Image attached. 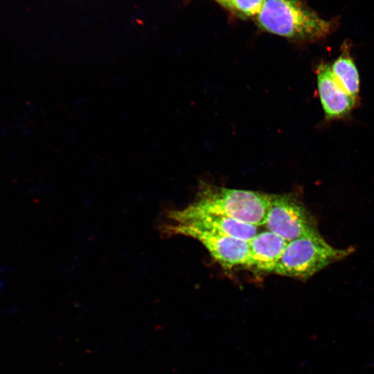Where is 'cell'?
<instances>
[{
    "label": "cell",
    "mask_w": 374,
    "mask_h": 374,
    "mask_svg": "<svg viewBox=\"0 0 374 374\" xmlns=\"http://www.w3.org/2000/svg\"><path fill=\"white\" fill-rule=\"evenodd\" d=\"M255 18L261 30L297 43L324 39L339 26V18H322L303 0H265Z\"/></svg>",
    "instance_id": "1"
},
{
    "label": "cell",
    "mask_w": 374,
    "mask_h": 374,
    "mask_svg": "<svg viewBox=\"0 0 374 374\" xmlns=\"http://www.w3.org/2000/svg\"><path fill=\"white\" fill-rule=\"evenodd\" d=\"M271 194L229 188L201 181L193 207L220 214L256 226L263 225L270 206Z\"/></svg>",
    "instance_id": "2"
},
{
    "label": "cell",
    "mask_w": 374,
    "mask_h": 374,
    "mask_svg": "<svg viewBox=\"0 0 374 374\" xmlns=\"http://www.w3.org/2000/svg\"><path fill=\"white\" fill-rule=\"evenodd\" d=\"M353 251L352 247H333L317 232L288 242L274 273L308 279L329 265L345 258Z\"/></svg>",
    "instance_id": "3"
},
{
    "label": "cell",
    "mask_w": 374,
    "mask_h": 374,
    "mask_svg": "<svg viewBox=\"0 0 374 374\" xmlns=\"http://www.w3.org/2000/svg\"><path fill=\"white\" fill-rule=\"evenodd\" d=\"M263 225L287 242L319 232L312 213L291 193L271 194L270 206Z\"/></svg>",
    "instance_id": "4"
},
{
    "label": "cell",
    "mask_w": 374,
    "mask_h": 374,
    "mask_svg": "<svg viewBox=\"0 0 374 374\" xmlns=\"http://www.w3.org/2000/svg\"><path fill=\"white\" fill-rule=\"evenodd\" d=\"M167 235L188 236L199 242L222 267H245L249 256V242L204 231L190 226L170 223L163 225Z\"/></svg>",
    "instance_id": "5"
},
{
    "label": "cell",
    "mask_w": 374,
    "mask_h": 374,
    "mask_svg": "<svg viewBox=\"0 0 374 374\" xmlns=\"http://www.w3.org/2000/svg\"><path fill=\"white\" fill-rule=\"evenodd\" d=\"M171 223L187 225L212 233L249 242L258 233V226L226 216L197 209L190 204L167 213Z\"/></svg>",
    "instance_id": "6"
},
{
    "label": "cell",
    "mask_w": 374,
    "mask_h": 374,
    "mask_svg": "<svg viewBox=\"0 0 374 374\" xmlns=\"http://www.w3.org/2000/svg\"><path fill=\"white\" fill-rule=\"evenodd\" d=\"M320 101L328 120L348 116L356 105L357 98L350 95L334 77L330 64L321 63L317 68Z\"/></svg>",
    "instance_id": "7"
},
{
    "label": "cell",
    "mask_w": 374,
    "mask_h": 374,
    "mask_svg": "<svg viewBox=\"0 0 374 374\" xmlns=\"http://www.w3.org/2000/svg\"><path fill=\"white\" fill-rule=\"evenodd\" d=\"M287 242L269 231L258 233L249 242V256L244 267L263 273H274Z\"/></svg>",
    "instance_id": "8"
},
{
    "label": "cell",
    "mask_w": 374,
    "mask_h": 374,
    "mask_svg": "<svg viewBox=\"0 0 374 374\" xmlns=\"http://www.w3.org/2000/svg\"><path fill=\"white\" fill-rule=\"evenodd\" d=\"M331 71L339 84L350 95L357 98L359 91V75L350 55V45L344 42L341 53L330 66Z\"/></svg>",
    "instance_id": "9"
},
{
    "label": "cell",
    "mask_w": 374,
    "mask_h": 374,
    "mask_svg": "<svg viewBox=\"0 0 374 374\" xmlns=\"http://www.w3.org/2000/svg\"><path fill=\"white\" fill-rule=\"evenodd\" d=\"M265 0H231V12L240 18L256 17Z\"/></svg>",
    "instance_id": "10"
},
{
    "label": "cell",
    "mask_w": 374,
    "mask_h": 374,
    "mask_svg": "<svg viewBox=\"0 0 374 374\" xmlns=\"http://www.w3.org/2000/svg\"><path fill=\"white\" fill-rule=\"evenodd\" d=\"M218 3L226 9L231 10V0H215Z\"/></svg>",
    "instance_id": "11"
}]
</instances>
